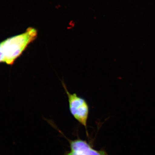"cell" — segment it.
Wrapping results in <instances>:
<instances>
[{"label": "cell", "mask_w": 155, "mask_h": 155, "mask_svg": "<svg viewBox=\"0 0 155 155\" xmlns=\"http://www.w3.org/2000/svg\"><path fill=\"white\" fill-rule=\"evenodd\" d=\"M38 37V30L28 27L25 32L6 39L0 43V63L12 65Z\"/></svg>", "instance_id": "6da1fadb"}, {"label": "cell", "mask_w": 155, "mask_h": 155, "mask_svg": "<svg viewBox=\"0 0 155 155\" xmlns=\"http://www.w3.org/2000/svg\"><path fill=\"white\" fill-rule=\"evenodd\" d=\"M62 85L68 97L70 113L74 119L87 130V122L89 114V106L86 100L76 94H71L68 90L64 81Z\"/></svg>", "instance_id": "7a4b0ae2"}, {"label": "cell", "mask_w": 155, "mask_h": 155, "mask_svg": "<svg viewBox=\"0 0 155 155\" xmlns=\"http://www.w3.org/2000/svg\"><path fill=\"white\" fill-rule=\"evenodd\" d=\"M68 140L70 151L67 153L69 155H109L104 150L95 149L86 140L79 138Z\"/></svg>", "instance_id": "3957f363"}, {"label": "cell", "mask_w": 155, "mask_h": 155, "mask_svg": "<svg viewBox=\"0 0 155 155\" xmlns=\"http://www.w3.org/2000/svg\"><path fill=\"white\" fill-rule=\"evenodd\" d=\"M69 155L67 153H66V154H65V155Z\"/></svg>", "instance_id": "277c9868"}]
</instances>
